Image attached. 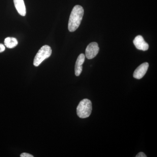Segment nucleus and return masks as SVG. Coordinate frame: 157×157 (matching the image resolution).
Here are the masks:
<instances>
[{
  "instance_id": "obj_3",
  "label": "nucleus",
  "mask_w": 157,
  "mask_h": 157,
  "mask_svg": "<svg viewBox=\"0 0 157 157\" xmlns=\"http://www.w3.org/2000/svg\"><path fill=\"white\" fill-rule=\"evenodd\" d=\"M51 48L48 45H45L41 47L34 58L33 64L37 67L45 59L48 58L52 54Z\"/></svg>"
},
{
  "instance_id": "obj_12",
  "label": "nucleus",
  "mask_w": 157,
  "mask_h": 157,
  "mask_svg": "<svg viewBox=\"0 0 157 157\" xmlns=\"http://www.w3.org/2000/svg\"><path fill=\"white\" fill-rule=\"evenodd\" d=\"M6 48H5V45L3 44H0V53L2 52L5 50Z\"/></svg>"
},
{
  "instance_id": "obj_11",
  "label": "nucleus",
  "mask_w": 157,
  "mask_h": 157,
  "mask_svg": "<svg viewBox=\"0 0 157 157\" xmlns=\"http://www.w3.org/2000/svg\"><path fill=\"white\" fill-rule=\"evenodd\" d=\"M136 157H146L147 156L144 153L142 152H140L139 153L137 154V155L135 156Z\"/></svg>"
},
{
  "instance_id": "obj_6",
  "label": "nucleus",
  "mask_w": 157,
  "mask_h": 157,
  "mask_svg": "<svg viewBox=\"0 0 157 157\" xmlns=\"http://www.w3.org/2000/svg\"><path fill=\"white\" fill-rule=\"evenodd\" d=\"M133 43L137 49L142 51H147L149 48V45L141 36H137L133 41Z\"/></svg>"
},
{
  "instance_id": "obj_4",
  "label": "nucleus",
  "mask_w": 157,
  "mask_h": 157,
  "mask_svg": "<svg viewBox=\"0 0 157 157\" xmlns=\"http://www.w3.org/2000/svg\"><path fill=\"white\" fill-rule=\"evenodd\" d=\"M99 51L98 43L95 42H91L88 45L86 49V57L89 59L94 58L98 55Z\"/></svg>"
},
{
  "instance_id": "obj_2",
  "label": "nucleus",
  "mask_w": 157,
  "mask_h": 157,
  "mask_svg": "<svg viewBox=\"0 0 157 157\" xmlns=\"http://www.w3.org/2000/svg\"><path fill=\"white\" fill-rule=\"evenodd\" d=\"M92 105L90 100L84 99L79 103L76 109V112L78 117L86 118L89 117L91 113Z\"/></svg>"
},
{
  "instance_id": "obj_10",
  "label": "nucleus",
  "mask_w": 157,
  "mask_h": 157,
  "mask_svg": "<svg viewBox=\"0 0 157 157\" xmlns=\"http://www.w3.org/2000/svg\"><path fill=\"white\" fill-rule=\"evenodd\" d=\"M21 157H33V155L27 153H23L20 155Z\"/></svg>"
},
{
  "instance_id": "obj_8",
  "label": "nucleus",
  "mask_w": 157,
  "mask_h": 157,
  "mask_svg": "<svg viewBox=\"0 0 157 157\" xmlns=\"http://www.w3.org/2000/svg\"><path fill=\"white\" fill-rule=\"evenodd\" d=\"M14 2L18 13L21 16H25L26 10L24 0H14Z\"/></svg>"
},
{
  "instance_id": "obj_1",
  "label": "nucleus",
  "mask_w": 157,
  "mask_h": 157,
  "mask_svg": "<svg viewBox=\"0 0 157 157\" xmlns=\"http://www.w3.org/2000/svg\"><path fill=\"white\" fill-rule=\"evenodd\" d=\"M84 14V10L81 6L77 5L73 8L70 14L68 29L70 32L76 30L80 25Z\"/></svg>"
},
{
  "instance_id": "obj_7",
  "label": "nucleus",
  "mask_w": 157,
  "mask_h": 157,
  "mask_svg": "<svg viewBox=\"0 0 157 157\" xmlns=\"http://www.w3.org/2000/svg\"><path fill=\"white\" fill-rule=\"evenodd\" d=\"M85 56L82 53L79 55L77 58L75 67V73L76 76H79L82 72V66L85 61Z\"/></svg>"
},
{
  "instance_id": "obj_5",
  "label": "nucleus",
  "mask_w": 157,
  "mask_h": 157,
  "mask_svg": "<svg viewBox=\"0 0 157 157\" xmlns=\"http://www.w3.org/2000/svg\"><path fill=\"white\" fill-rule=\"evenodd\" d=\"M149 64L147 63H144L141 64L134 71L133 76L137 79H140L143 78L146 74L148 70Z\"/></svg>"
},
{
  "instance_id": "obj_9",
  "label": "nucleus",
  "mask_w": 157,
  "mask_h": 157,
  "mask_svg": "<svg viewBox=\"0 0 157 157\" xmlns=\"http://www.w3.org/2000/svg\"><path fill=\"white\" fill-rule=\"evenodd\" d=\"M5 45L7 48H12L17 46L18 44L17 39L13 37H8L4 41Z\"/></svg>"
}]
</instances>
